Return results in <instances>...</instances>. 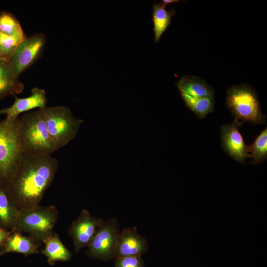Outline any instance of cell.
Here are the masks:
<instances>
[{"instance_id": "8992f818", "label": "cell", "mask_w": 267, "mask_h": 267, "mask_svg": "<svg viewBox=\"0 0 267 267\" xmlns=\"http://www.w3.org/2000/svg\"><path fill=\"white\" fill-rule=\"evenodd\" d=\"M56 150L66 145L75 137L83 120L76 118L65 106L40 109Z\"/></svg>"}, {"instance_id": "9a60e30c", "label": "cell", "mask_w": 267, "mask_h": 267, "mask_svg": "<svg viewBox=\"0 0 267 267\" xmlns=\"http://www.w3.org/2000/svg\"><path fill=\"white\" fill-rule=\"evenodd\" d=\"M20 210L12 200L6 186L0 183V226L10 231L15 230Z\"/></svg>"}, {"instance_id": "d6986e66", "label": "cell", "mask_w": 267, "mask_h": 267, "mask_svg": "<svg viewBox=\"0 0 267 267\" xmlns=\"http://www.w3.org/2000/svg\"><path fill=\"white\" fill-rule=\"evenodd\" d=\"M0 32L22 39L27 37L16 17L11 13L5 11L0 12Z\"/></svg>"}, {"instance_id": "7c38bea8", "label": "cell", "mask_w": 267, "mask_h": 267, "mask_svg": "<svg viewBox=\"0 0 267 267\" xmlns=\"http://www.w3.org/2000/svg\"><path fill=\"white\" fill-rule=\"evenodd\" d=\"M31 95L25 98L17 97L15 94V101L10 107L0 109V114H5L7 118H17L19 115L34 109H41L46 106L47 99L44 89L33 88Z\"/></svg>"}, {"instance_id": "277c9868", "label": "cell", "mask_w": 267, "mask_h": 267, "mask_svg": "<svg viewBox=\"0 0 267 267\" xmlns=\"http://www.w3.org/2000/svg\"><path fill=\"white\" fill-rule=\"evenodd\" d=\"M58 218L55 206L35 207L20 210L15 230L25 233L41 243L53 233V229Z\"/></svg>"}, {"instance_id": "603a6c76", "label": "cell", "mask_w": 267, "mask_h": 267, "mask_svg": "<svg viewBox=\"0 0 267 267\" xmlns=\"http://www.w3.org/2000/svg\"><path fill=\"white\" fill-rule=\"evenodd\" d=\"M144 261L140 256L117 257L115 261V267H144Z\"/></svg>"}, {"instance_id": "7402d4cb", "label": "cell", "mask_w": 267, "mask_h": 267, "mask_svg": "<svg viewBox=\"0 0 267 267\" xmlns=\"http://www.w3.org/2000/svg\"><path fill=\"white\" fill-rule=\"evenodd\" d=\"M184 103L197 117L203 119L208 114L213 111L215 99L214 97H211Z\"/></svg>"}, {"instance_id": "7a4b0ae2", "label": "cell", "mask_w": 267, "mask_h": 267, "mask_svg": "<svg viewBox=\"0 0 267 267\" xmlns=\"http://www.w3.org/2000/svg\"><path fill=\"white\" fill-rule=\"evenodd\" d=\"M19 126L20 117L0 121V183L4 184L15 175L22 157Z\"/></svg>"}, {"instance_id": "9c48e42d", "label": "cell", "mask_w": 267, "mask_h": 267, "mask_svg": "<svg viewBox=\"0 0 267 267\" xmlns=\"http://www.w3.org/2000/svg\"><path fill=\"white\" fill-rule=\"evenodd\" d=\"M104 222V220L100 218L92 216L86 209L81 211L79 217L72 222L68 229L76 252L89 246L97 227Z\"/></svg>"}, {"instance_id": "4fadbf2b", "label": "cell", "mask_w": 267, "mask_h": 267, "mask_svg": "<svg viewBox=\"0 0 267 267\" xmlns=\"http://www.w3.org/2000/svg\"><path fill=\"white\" fill-rule=\"evenodd\" d=\"M176 85L184 102L214 97L212 87L195 76L184 75Z\"/></svg>"}, {"instance_id": "30bf717a", "label": "cell", "mask_w": 267, "mask_h": 267, "mask_svg": "<svg viewBox=\"0 0 267 267\" xmlns=\"http://www.w3.org/2000/svg\"><path fill=\"white\" fill-rule=\"evenodd\" d=\"M242 123L234 119L232 122L221 126V146L226 153L240 163H244L250 157L249 146H247L239 131L238 127Z\"/></svg>"}, {"instance_id": "52a82bcc", "label": "cell", "mask_w": 267, "mask_h": 267, "mask_svg": "<svg viewBox=\"0 0 267 267\" xmlns=\"http://www.w3.org/2000/svg\"><path fill=\"white\" fill-rule=\"evenodd\" d=\"M119 233V224L116 219L104 221L97 227L88 249L85 251L86 255L103 261L116 258L115 245Z\"/></svg>"}, {"instance_id": "cb8c5ba5", "label": "cell", "mask_w": 267, "mask_h": 267, "mask_svg": "<svg viewBox=\"0 0 267 267\" xmlns=\"http://www.w3.org/2000/svg\"><path fill=\"white\" fill-rule=\"evenodd\" d=\"M11 232L0 226V250L4 247Z\"/></svg>"}, {"instance_id": "5b68a950", "label": "cell", "mask_w": 267, "mask_h": 267, "mask_svg": "<svg viewBox=\"0 0 267 267\" xmlns=\"http://www.w3.org/2000/svg\"><path fill=\"white\" fill-rule=\"evenodd\" d=\"M226 104L238 120L254 124L265 123V115L261 111L257 93L247 84L230 87L226 91Z\"/></svg>"}, {"instance_id": "3957f363", "label": "cell", "mask_w": 267, "mask_h": 267, "mask_svg": "<svg viewBox=\"0 0 267 267\" xmlns=\"http://www.w3.org/2000/svg\"><path fill=\"white\" fill-rule=\"evenodd\" d=\"M19 130L23 154L51 155L56 150L40 109L20 118Z\"/></svg>"}, {"instance_id": "ffe728a7", "label": "cell", "mask_w": 267, "mask_h": 267, "mask_svg": "<svg viewBox=\"0 0 267 267\" xmlns=\"http://www.w3.org/2000/svg\"><path fill=\"white\" fill-rule=\"evenodd\" d=\"M249 154L253 164L260 163L267 158V128L260 133L254 142L249 146Z\"/></svg>"}, {"instance_id": "ac0fdd59", "label": "cell", "mask_w": 267, "mask_h": 267, "mask_svg": "<svg viewBox=\"0 0 267 267\" xmlns=\"http://www.w3.org/2000/svg\"><path fill=\"white\" fill-rule=\"evenodd\" d=\"M174 9L167 11L163 3L157 2L153 5L152 20L154 33V40L157 43L162 35L171 24L172 17L175 15Z\"/></svg>"}, {"instance_id": "5bb4252c", "label": "cell", "mask_w": 267, "mask_h": 267, "mask_svg": "<svg viewBox=\"0 0 267 267\" xmlns=\"http://www.w3.org/2000/svg\"><path fill=\"white\" fill-rule=\"evenodd\" d=\"M41 244L30 235L25 236L21 233L12 231L4 247L0 250V255L13 252L25 256L38 254Z\"/></svg>"}, {"instance_id": "2e32d148", "label": "cell", "mask_w": 267, "mask_h": 267, "mask_svg": "<svg viewBox=\"0 0 267 267\" xmlns=\"http://www.w3.org/2000/svg\"><path fill=\"white\" fill-rule=\"evenodd\" d=\"M24 89L23 84L14 74L10 61L0 59V100L20 94Z\"/></svg>"}, {"instance_id": "8fae6325", "label": "cell", "mask_w": 267, "mask_h": 267, "mask_svg": "<svg viewBox=\"0 0 267 267\" xmlns=\"http://www.w3.org/2000/svg\"><path fill=\"white\" fill-rule=\"evenodd\" d=\"M147 251V241L137 233L136 227L126 228L119 233L115 245L116 257L141 256Z\"/></svg>"}, {"instance_id": "ba28073f", "label": "cell", "mask_w": 267, "mask_h": 267, "mask_svg": "<svg viewBox=\"0 0 267 267\" xmlns=\"http://www.w3.org/2000/svg\"><path fill=\"white\" fill-rule=\"evenodd\" d=\"M46 38L43 33L25 38L15 49L10 61L14 74L19 76L32 65L43 54Z\"/></svg>"}, {"instance_id": "44dd1931", "label": "cell", "mask_w": 267, "mask_h": 267, "mask_svg": "<svg viewBox=\"0 0 267 267\" xmlns=\"http://www.w3.org/2000/svg\"><path fill=\"white\" fill-rule=\"evenodd\" d=\"M24 39L0 32V59L10 61L15 49Z\"/></svg>"}, {"instance_id": "d4e9b609", "label": "cell", "mask_w": 267, "mask_h": 267, "mask_svg": "<svg viewBox=\"0 0 267 267\" xmlns=\"http://www.w3.org/2000/svg\"><path fill=\"white\" fill-rule=\"evenodd\" d=\"M179 1V0H163L162 1V2L164 5L166 6L168 4L173 3H177Z\"/></svg>"}, {"instance_id": "e0dca14e", "label": "cell", "mask_w": 267, "mask_h": 267, "mask_svg": "<svg viewBox=\"0 0 267 267\" xmlns=\"http://www.w3.org/2000/svg\"><path fill=\"white\" fill-rule=\"evenodd\" d=\"M43 243L45 247L41 253L47 257L50 265H54L56 261L66 262L72 258L71 252L62 242L57 233H53Z\"/></svg>"}, {"instance_id": "6da1fadb", "label": "cell", "mask_w": 267, "mask_h": 267, "mask_svg": "<svg viewBox=\"0 0 267 267\" xmlns=\"http://www.w3.org/2000/svg\"><path fill=\"white\" fill-rule=\"evenodd\" d=\"M58 167V160L51 154H23L15 175L5 184L19 210L39 205L53 182Z\"/></svg>"}]
</instances>
